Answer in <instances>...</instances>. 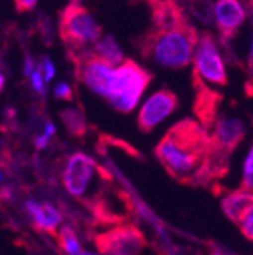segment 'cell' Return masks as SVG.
Here are the masks:
<instances>
[{
  "label": "cell",
  "mask_w": 253,
  "mask_h": 255,
  "mask_svg": "<svg viewBox=\"0 0 253 255\" xmlns=\"http://www.w3.org/2000/svg\"><path fill=\"white\" fill-rule=\"evenodd\" d=\"M208 152L209 135L191 119L171 126L155 149L166 170L180 181H196L206 170Z\"/></svg>",
  "instance_id": "cell-1"
},
{
  "label": "cell",
  "mask_w": 253,
  "mask_h": 255,
  "mask_svg": "<svg viewBox=\"0 0 253 255\" xmlns=\"http://www.w3.org/2000/svg\"><path fill=\"white\" fill-rule=\"evenodd\" d=\"M197 40L194 27L182 18L169 24H153V29L138 41V47L146 59L158 66L182 69L193 61Z\"/></svg>",
  "instance_id": "cell-2"
},
{
  "label": "cell",
  "mask_w": 253,
  "mask_h": 255,
  "mask_svg": "<svg viewBox=\"0 0 253 255\" xmlns=\"http://www.w3.org/2000/svg\"><path fill=\"white\" fill-rule=\"evenodd\" d=\"M152 81V75L132 59H124L114 67L105 99L118 113H131Z\"/></svg>",
  "instance_id": "cell-3"
},
{
  "label": "cell",
  "mask_w": 253,
  "mask_h": 255,
  "mask_svg": "<svg viewBox=\"0 0 253 255\" xmlns=\"http://www.w3.org/2000/svg\"><path fill=\"white\" fill-rule=\"evenodd\" d=\"M108 178L109 176L105 170H102L100 166L84 152L72 153L66 159L61 175L62 185L67 193L79 201H88L96 193L99 184Z\"/></svg>",
  "instance_id": "cell-4"
},
{
  "label": "cell",
  "mask_w": 253,
  "mask_h": 255,
  "mask_svg": "<svg viewBox=\"0 0 253 255\" xmlns=\"http://www.w3.org/2000/svg\"><path fill=\"white\" fill-rule=\"evenodd\" d=\"M59 34L70 50H84L102 37V27L79 0H73L61 12Z\"/></svg>",
  "instance_id": "cell-5"
},
{
  "label": "cell",
  "mask_w": 253,
  "mask_h": 255,
  "mask_svg": "<svg viewBox=\"0 0 253 255\" xmlns=\"http://www.w3.org/2000/svg\"><path fill=\"white\" fill-rule=\"evenodd\" d=\"M72 52V61L75 64V72L78 79L85 84L92 93L105 98L108 93L109 78L115 66L106 59L100 58L94 52Z\"/></svg>",
  "instance_id": "cell-6"
},
{
  "label": "cell",
  "mask_w": 253,
  "mask_h": 255,
  "mask_svg": "<svg viewBox=\"0 0 253 255\" xmlns=\"http://www.w3.org/2000/svg\"><path fill=\"white\" fill-rule=\"evenodd\" d=\"M194 75L200 81L214 84V85H226L228 82V73L225 61L220 55V50L217 47V43L212 37L203 35L197 40L194 55Z\"/></svg>",
  "instance_id": "cell-7"
},
{
  "label": "cell",
  "mask_w": 253,
  "mask_h": 255,
  "mask_svg": "<svg viewBox=\"0 0 253 255\" xmlns=\"http://www.w3.org/2000/svg\"><path fill=\"white\" fill-rule=\"evenodd\" d=\"M179 107L177 96L164 88L153 93L150 98L144 102L141 107L138 117H137V125L141 132H150L155 128L163 123L169 116H171L176 108Z\"/></svg>",
  "instance_id": "cell-8"
},
{
  "label": "cell",
  "mask_w": 253,
  "mask_h": 255,
  "mask_svg": "<svg viewBox=\"0 0 253 255\" xmlns=\"http://www.w3.org/2000/svg\"><path fill=\"white\" fill-rule=\"evenodd\" d=\"M244 125L237 117H221L214 123V131L209 137V155L220 156L234 150L244 137Z\"/></svg>",
  "instance_id": "cell-9"
},
{
  "label": "cell",
  "mask_w": 253,
  "mask_h": 255,
  "mask_svg": "<svg viewBox=\"0 0 253 255\" xmlns=\"http://www.w3.org/2000/svg\"><path fill=\"white\" fill-rule=\"evenodd\" d=\"M144 246L143 236L131 227L115 228L100 239L103 255H140Z\"/></svg>",
  "instance_id": "cell-10"
},
{
  "label": "cell",
  "mask_w": 253,
  "mask_h": 255,
  "mask_svg": "<svg viewBox=\"0 0 253 255\" xmlns=\"http://www.w3.org/2000/svg\"><path fill=\"white\" fill-rule=\"evenodd\" d=\"M24 210L32 225L41 233L56 234V231L64 225V216L56 205L50 202L27 199L24 202Z\"/></svg>",
  "instance_id": "cell-11"
},
{
  "label": "cell",
  "mask_w": 253,
  "mask_h": 255,
  "mask_svg": "<svg viewBox=\"0 0 253 255\" xmlns=\"http://www.w3.org/2000/svg\"><path fill=\"white\" fill-rule=\"evenodd\" d=\"M214 17L223 38H231L244 23L246 9L240 0H217Z\"/></svg>",
  "instance_id": "cell-12"
},
{
  "label": "cell",
  "mask_w": 253,
  "mask_h": 255,
  "mask_svg": "<svg viewBox=\"0 0 253 255\" xmlns=\"http://www.w3.org/2000/svg\"><path fill=\"white\" fill-rule=\"evenodd\" d=\"M252 202H253V193L243 188L240 191H235V193H231L229 196H226L223 202H221V207H223L225 214L237 223L241 214L246 211V208Z\"/></svg>",
  "instance_id": "cell-13"
},
{
  "label": "cell",
  "mask_w": 253,
  "mask_h": 255,
  "mask_svg": "<svg viewBox=\"0 0 253 255\" xmlns=\"http://www.w3.org/2000/svg\"><path fill=\"white\" fill-rule=\"evenodd\" d=\"M217 99L218 98L215 93L199 87V93H197L196 104H194V111L205 126H211L214 123Z\"/></svg>",
  "instance_id": "cell-14"
},
{
  "label": "cell",
  "mask_w": 253,
  "mask_h": 255,
  "mask_svg": "<svg viewBox=\"0 0 253 255\" xmlns=\"http://www.w3.org/2000/svg\"><path fill=\"white\" fill-rule=\"evenodd\" d=\"M91 52H94L100 58L106 59L108 62L112 64V66H118V64H121L124 61V55L112 37H103V38L100 37L96 43L92 44Z\"/></svg>",
  "instance_id": "cell-15"
},
{
  "label": "cell",
  "mask_w": 253,
  "mask_h": 255,
  "mask_svg": "<svg viewBox=\"0 0 253 255\" xmlns=\"http://www.w3.org/2000/svg\"><path fill=\"white\" fill-rule=\"evenodd\" d=\"M58 245L64 255H78L82 249V240L79 239L78 233L70 227V225H62L58 231Z\"/></svg>",
  "instance_id": "cell-16"
},
{
  "label": "cell",
  "mask_w": 253,
  "mask_h": 255,
  "mask_svg": "<svg viewBox=\"0 0 253 255\" xmlns=\"http://www.w3.org/2000/svg\"><path fill=\"white\" fill-rule=\"evenodd\" d=\"M61 119L64 120L67 129L70 131V134L73 135H82L86 131V123L85 119L81 113H78L76 110H64L61 113Z\"/></svg>",
  "instance_id": "cell-17"
},
{
  "label": "cell",
  "mask_w": 253,
  "mask_h": 255,
  "mask_svg": "<svg viewBox=\"0 0 253 255\" xmlns=\"http://www.w3.org/2000/svg\"><path fill=\"white\" fill-rule=\"evenodd\" d=\"M243 188L253 193V143L246 155L243 166Z\"/></svg>",
  "instance_id": "cell-18"
},
{
  "label": "cell",
  "mask_w": 253,
  "mask_h": 255,
  "mask_svg": "<svg viewBox=\"0 0 253 255\" xmlns=\"http://www.w3.org/2000/svg\"><path fill=\"white\" fill-rule=\"evenodd\" d=\"M237 223H238L241 233L249 240H253V202L246 208V211L241 214V217L238 219Z\"/></svg>",
  "instance_id": "cell-19"
},
{
  "label": "cell",
  "mask_w": 253,
  "mask_h": 255,
  "mask_svg": "<svg viewBox=\"0 0 253 255\" xmlns=\"http://www.w3.org/2000/svg\"><path fill=\"white\" fill-rule=\"evenodd\" d=\"M53 94H55V98H58V99H64V101H72L73 99V90L66 82H59L55 87Z\"/></svg>",
  "instance_id": "cell-20"
},
{
  "label": "cell",
  "mask_w": 253,
  "mask_h": 255,
  "mask_svg": "<svg viewBox=\"0 0 253 255\" xmlns=\"http://www.w3.org/2000/svg\"><path fill=\"white\" fill-rule=\"evenodd\" d=\"M30 82H32V87H34V90H35L37 93H40V94H44V93H46V88H44V78H43V73H41L40 67L35 69V70L32 72V75H30Z\"/></svg>",
  "instance_id": "cell-21"
},
{
  "label": "cell",
  "mask_w": 253,
  "mask_h": 255,
  "mask_svg": "<svg viewBox=\"0 0 253 255\" xmlns=\"http://www.w3.org/2000/svg\"><path fill=\"white\" fill-rule=\"evenodd\" d=\"M14 5L18 14L27 12V11H32L37 5V0H14Z\"/></svg>",
  "instance_id": "cell-22"
},
{
  "label": "cell",
  "mask_w": 253,
  "mask_h": 255,
  "mask_svg": "<svg viewBox=\"0 0 253 255\" xmlns=\"http://www.w3.org/2000/svg\"><path fill=\"white\" fill-rule=\"evenodd\" d=\"M41 73H43V78L46 82H50L55 76V67H53V62L49 59V58H44V62H43V69L40 67Z\"/></svg>",
  "instance_id": "cell-23"
},
{
  "label": "cell",
  "mask_w": 253,
  "mask_h": 255,
  "mask_svg": "<svg viewBox=\"0 0 253 255\" xmlns=\"http://www.w3.org/2000/svg\"><path fill=\"white\" fill-rule=\"evenodd\" d=\"M50 138H52V135H49V134H41V135H38L37 138H35V147L37 149H46L47 146H49V143H50Z\"/></svg>",
  "instance_id": "cell-24"
},
{
  "label": "cell",
  "mask_w": 253,
  "mask_h": 255,
  "mask_svg": "<svg viewBox=\"0 0 253 255\" xmlns=\"http://www.w3.org/2000/svg\"><path fill=\"white\" fill-rule=\"evenodd\" d=\"M34 70H35L34 61L30 59V56H26V61H24V76H30Z\"/></svg>",
  "instance_id": "cell-25"
},
{
  "label": "cell",
  "mask_w": 253,
  "mask_h": 255,
  "mask_svg": "<svg viewBox=\"0 0 253 255\" xmlns=\"http://www.w3.org/2000/svg\"><path fill=\"white\" fill-rule=\"evenodd\" d=\"M78 255H103L100 251L97 252V251H91V249H82Z\"/></svg>",
  "instance_id": "cell-26"
},
{
  "label": "cell",
  "mask_w": 253,
  "mask_h": 255,
  "mask_svg": "<svg viewBox=\"0 0 253 255\" xmlns=\"http://www.w3.org/2000/svg\"><path fill=\"white\" fill-rule=\"evenodd\" d=\"M3 85H5V78H3L2 72H0V93H2V90H3Z\"/></svg>",
  "instance_id": "cell-27"
},
{
  "label": "cell",
  "mask_w": 253,
  "mask_h": 255,
  "mask_svg": "<svg viewBox=\"0 0 253 255\" xmlns=\"http://www.w3.org/2000/svg\"><path fill=\"white\" fill-rule=\"evenodd\" d=\"M5 179V175H3V172L2 170H0V182H2Z\"/></svg>",
  "instance_id": "cell-28"
},
{
  "label": "cell",
  "mask_w": 253,
  "mask_h": 255,
  "mask_svg": "<svg viewBox=\"0 0 253 255\" xmlns=\"http://www.w3.org/2000/svg\"><path fill=\"white\" fill-rule=\"evenodd\" d=\"M250 50H252L250 53H252V59H253V37H252V49Z\"/></svg>",
  "instance_id": "cell-29"
},
{
  "label": "cell",
  "mask_w": 253,
  "mask_h": 255,
  "mask_svg": "<svg viewBox=\"0 0 253 255\" xmlns=\"http://www.w3.org/2000/svg\"><path fill=\"white\" fill-rule=\"evenodd\" d=\"M211 255H226V254H221V252H212Z\"/></svg>",
  "instance_id": "cell-30"
},
{
  "label": "cell",
  "mask_w": 253,
  "mask_h": 255,
  "mask_svg": "<svg viewBox=\"0 0 253 255\" xmlns=\"http://www.w3.org/2000/svg\"><path fill=\"white\" fill-rule=\"evenodd\" d=\"M149 2H150V0H149Z\"/></svg>",
  "instance_id": "cell-31"
}]
</instances>
